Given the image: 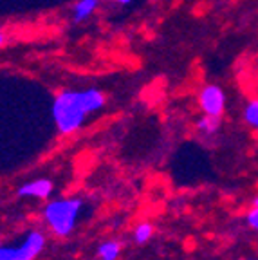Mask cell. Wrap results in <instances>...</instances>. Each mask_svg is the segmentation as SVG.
Segmentation results:
<instances>
[{
	"label": "cell",
	"mask_w": 258,
	"mask_h": 260,
	"mask_svg": "<svg viewBox=\"0 0 258 260\" xmlns=\"http://www.w3.org/2000/svg\"><path fill=\"white\" fill-rule=\"evenodd\" d=\"M51 193H53V181L49 179H35L16 190L18 197H31V199H49Z\"/></svg>",
	"instance_id": "cell-5"
},
{
	"label": "cell",
	"mask_w": 258,
	"mask_h": 260,
	"mask_svg": "<svg viewBox=\"0 0 258 260\" xmlns=\"http://www.w3.org/2000/svg\"><path fill=\"white\" fill-rule=\"evenodd\" d=\"M116 2H117L119 6H128V4H132L134 0H116Z\"/></svg>",
	"instance_id": "cell-13"
},
{
	"label": "cell",
	"mask_w": 258,
	"mask_h": 260,
	"mask_svg": "<svg viewBox=\"0 0 258 260\" xmlns=\"http://www.w3.org/2000/svg\"><path fill=\"white\" fill-rule=\"evenodd\" d=\"M152 237H153V226L150 222H146V220H143V222H139L134 228V242L145 244Z\"/></svg>",
	"instance_id": "cell-9"
},
{
	"label": "cell",
	"mask_w": 258,
	"mask_h": 260,
	"mask_svg": "<svg viewBox=\"0 0 258 260\" xmlns=\"http://www.w3.org/2000/svg\"><path fill=\"white\" fill-rule=\"evenodd\" d=\"M107 96L100 89L83 90H61L53 100L54 125L61 136H71L83 126L85 119L90 114L105 107Z\"/></svg>",
	"instance_id": "cell-1"
},
{
	"label": "cell",
	"mask_w": 258,
	"mask_h": 260,
	"mask_svg": "<svg viewBox=\"0 0 258 260\" xmlns=\"http://www.w3.org/2000/svg\"><path fill=\"white\" fill-rule=\"evenodd\" d=\"M6 42H8V38H6V32H4V29L0 27V49L4 47Z\"/></svg>",
	"instance_id": "cell-12"
},
{
	"label": "cell",
	"mask_w": 258,
	"mask_h": 260,
	"mask_svg": "<svg viewBox=\"0 0 258 260\" xmlns=\"http://www.w3.org/2000/svg\"><path fill=\"white\" fill-rule=\"evenodd\" d=\"M119 255H121V244L117 242V240H107L98 249L100 260H117Z\"/></svg>",
	"instance_id": "cell-8"
},
{
	"label": "cell",
	"mask_w": 258,
	"mask_h": 260,
	"mask_svg": "<svg viewBox=\"0 0 258 260\" xmlns=\"http://www.w3.org/2000/svg\"><path fill=\"white\" fill-rule=\"evenodd\" d=\"M251 206H253V208H258V195L253 199V204H251Z\"/></svg>",
	"instance_id": "cell-14"
},
{
	"label": "cell",
	"mask_w": 258,
	"mask_h": 260,
	"mask_svg": "<svg viewBox=\"0 0 258 260\" xmlns=\"http://www.w3.org/2000/svg\"><path fill=\"white\" fill-rule=\"evenodd\" d=\"M247 224H249V228H253L254 232H258V208H251L249 211H247Z\"/></svg>",
	"instance_id": "cell-11"
},
{
	"label": "cell",
	"mask_w": 258,
	"mask_h": 260,
	"mask_svg": "<svg viewBox=\"0 0 258 260\" xmlns=\"http://www.w3.org/2000/svg\"><path fill=\"white\" fill-rule=\"evenodd\" d=\"M101 0H78L76 4L73 6V22L80 24V22H85L100 8Z\"/></svg>",
	"instance_id": "cell-6"
},
{
	"label": "cell",
	"mask_w": 258,
	"mask_h": 260,
	"mask_svg": "<svg viewBox=\"0 0 258 260\" xmlns=\"http://www.w3.org/2000/svg\"><path fill=\"white\" fill-rule=\"evenodd\" d=\"M244 260H251V258H244Z\"/></svg>",
	"instance_id": "cell-15"
},
{
	"label": "cell",
	"mask_w": 258,
	"mask_h": 260,
	"mask_svg": "<svg viewBox=\"0 0 258 260\" xmlns=\"http://www.w3.org/2000/svg\"><path fill=\"white\" fill-rule=\"evenodd\" d=\"M199 107L208 116H222L226 109V94L218 85H204L199 92Z\"/></svg>",
	"instance_id": "cell-4"
},
{
	"label": "cell",
	"mask_w": 258,
	"mask_h": 260,
	"mask_svg": "<svg viewBox=\"0 0 258 260\" xmlns=\"http://www.w3.org/2000/svg\"><path fill=\"white\" fill-rule=\"evenodd\" d=\"M81 203L76 197H67V199H56L47 203L44 208V220L49 230L58 237H67L73 233L76 228L78 217L81 211Z\"/></svg>",
	"instance_id": "cell-2"
},
{
	"label": "cell",
	"mask_w": 258,
	"mask_h": 260,
	"mask_svg": "<svg viewBox=\"0 0 258 260\" xmlns=\"http://www.w3.org/2000/svg\"><path fill=\"white\" fill-rule=\"evenodd\" d=\"M220 116H208V114H204L197 121V132L201 136H215L220 130Z\"/></svg>",
	"instance_id": "cell-7"
},
{
	"label": "cell",
	"mask_w": 258,
	"mask_h": 260,
	"mask_svg": "<svg viewBox=\"0 0 258 260\" xmlns=\"http://www.w3.org/2000/svg\"><path fill=\"white\" fill-rule=\"evenodd\" d=\"M242 118L251 128H254L258 132V100H251V102L244 107Z\"/></svg>",
	"instance_id": "cell-10"
},
{
	"label": "cell",
	"mask_w": 258,
	"mask_h": 260,
	"mask_svg": "<svg viewBox=\"0 0 258 260\" xmlns=\"http://www.w3.org/2000/svg\"><path fill=\"white\" fill-rule=\"evenodd\" d=\"M45 246L40 232H29L20 242L0 246V260H37Z\"/></svg>",
	"instance_id": "cell-3"
}]
</instances>
